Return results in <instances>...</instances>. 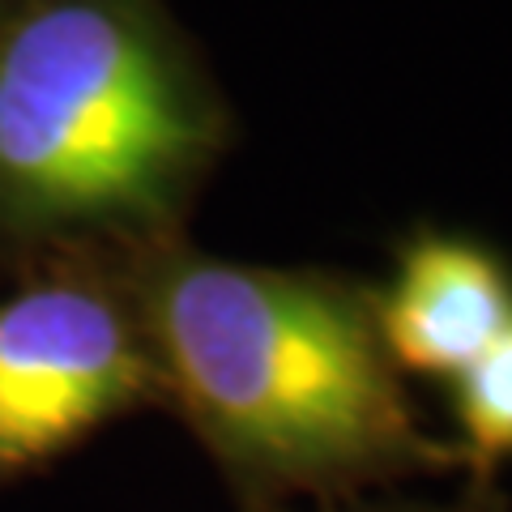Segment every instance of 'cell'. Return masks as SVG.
Instances as JSON below:
<instances>
[{"mask_svg": "<svg viewBox=\"0 0 512 512\" xmlns=\"http://www.w3.org/2000/svg\"><path fill=\"white\" fill-rule=\"evenodd\" d=\"M163 380L248 512L316 508L461 470L393 367L372 282L252 265L184 235L124 261Z\"/></svg>", "mask_w": 512, "mask_h": 512, "instance_id": "cell-1", "label": "cell"}, {"mask_svg": "<svg viewBox=\"0 0 512 512\" xmlns=\"http://www.w3.org/2000/svg\"><path fill=\"white\" fill-rule=\"evenodd\" d=\"M235 111L167 0L0 18V248L137 256L184 235Z\"/></svg>", "mask_w": 512, "mask_h": 512, "instance_id": "cell-2", "label": "cell"}, {"mask_svg": "<svg viewBox=\"0 0 512 512\" xmlns=\"http://www.w3.org/2000/svg\"><path fill=\"white\" fill-rule=\"evenodd\" d=\"M128 256L56 252L0 291V478L163 402Z\"/></svg>", "mask_w": 512, "mask_h": 512, "instance_id": "cell-3", "label": "cell"}, {"mask_svg": "<svg viewBox=\"0 0 512 512\" xmlns=\"http://www.w3.org/2000/svg\"><path fill=\"white\" fill-rule=\"evenodd\" d=\"M372 312L397 372L453 384L512 325V265L474 235L419 227L372 286Z\"/></svg>", "mask_w": 512, "mask_h": 512, "instance_id": "cell-4", "label": "cell"}, {"mask_svg": "<svg viewBox=\"0 0 512 512\" xmlns=\"http://www.w3.org/2000/svg\"><path fill=\"white\" fill-rule=\"evenodd\" d=\"M448 410L461 470L495 483V470L512 461V325L448 384Z\"/></svg>", "mask_w": 512, "mask_h": 512, "instance_id": "cell-5", "label": "cell"}, {"mask_svg": "<svg viewBox=\"0 0 512 512\" xmlns=\"http://www.w3.org/2000/svg\"><path fill=\"white\" fill-rule=\"evenodd\" d=\"M291 512V508H282ZM316 512H508L504 495L495 483H478L470 478L466 491L453 495V500H406V495L380 491V495H363V500H346V504H329Z\"/></svg>", "mask_w": 512, "mask_h": 512, "instance_id": "cell-6", "label": "cell"}, {"mask_svg": "<svg viewBox=\"0 0 512 512\" xmlns=\"http://www.w3.org/2000/svg\"><path fill=\"white\" fill-rule=\"evenodd\" d=\"M13 5H18V0H0V18H5V13H9Z\"/></svg>", "mask_w": 512, "mask_h": 512, "instance_id": "cell-7", "label": "cell"}]
</instances>
